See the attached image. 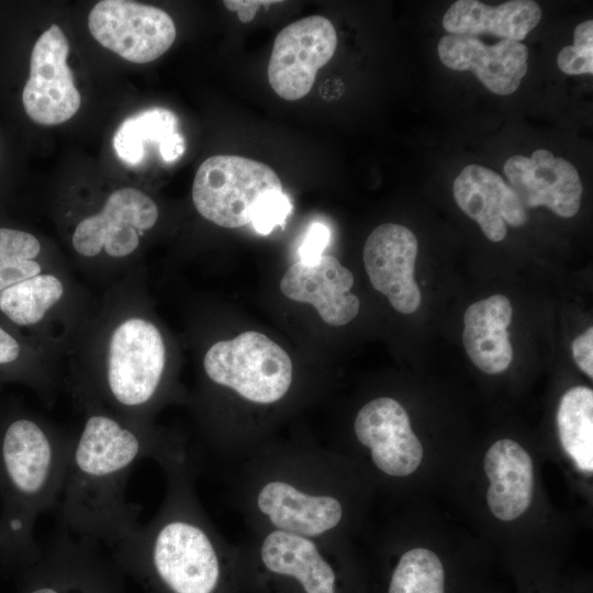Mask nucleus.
I'll use <instances>...</instances> for the list:
<instances>
[{
  "mask_svg": "<svg viewBox=\"0 0 593 593\" xmlns=\"http://www.w3.org/2000/svg\"><path fill=\"white\" fill-rule=\"evenodd\" d=\"M64 292L58 277L40 273L1 291L0 311L16 325H34L60 301Z\"/></svg>",
  "mask_w": 593,
  "mask_h": 593,
  "instance_id": "b1692460",
  "label": "nucleus"
},
{
  "mask_svg": "<svg viewBox=\"0 0 593 593\" xmlns=\"http://www.w3.org/2000/svg\"><path fill=\"white\" fill-rule=\"evenodd\" d=\"M41 253L38 239L23 231L0 228V292L42 271L35 258Z\"/></svg>",
  "mask_w": 593,
  "mask_h": 593,
  "instance_id": "bb28decb",
  "label": "nucleus"
},
{
  "mask_svg": "<svg viewBox=\"0 0 593 593\" xmlns=\"http://www.w3.org/2000/svg\"><path fill=\"white\" fill-rule=\"evenodd\" d=\"M88 27L99 44L135 64L157 59L176 38V26L167 12L126 0H103L94 4Z\"/></svg>",
  "mask_w": 593,
  "mask_h": 593,
  "instance_id": "1a4fd4ad",
  "label": "nucleus"
},
{
  "mask_svg": "<svg viewBox=\"0 0 593 593\" xmlns=\"http://www.w3.org/2000/svg\"><path fill=\"white\" fill-rule=\"evenodd\" d=\"M387 593H445V571L435 552L413 548L399 558Z\"/></svg>",
  "mask_w": 593,
  "mask_h": 593,
  "instance_id": "a878e982",
  "label": "nucleus"
},
{
  "mask_svg": "<svg viewBox=\"0 0 593 593\" xmlns=\"http://www.w3.org/2000/svg\"><path fill=\"white\" fill-rule=\"evenodd\" d=\"M184 139L180 133H175L169 136L160 146L159 153L166 163H171L178 159L184 152Z\"/></svg>",
  "mask_w": 593,
  "mask_h": 593,
  "instance_id": "72a5a7b5",
  "label": "nucleus"
},
{
  "mask_svg": "<svg viewBox=\"0 0 593 593\" xmlns=\"http://www.w3.org/2000/svg\"><path fill=\"white\" fill-rule=\"evenodd\" d=\"M353 430L380 473L404 478L418 468L422 444L413 433L406 410L395 399L379 396L365 403L356 414Z\"/></svg>",
  "mask_w": 593,
  "mask_h": 593,
  "instance_id": "ddd939ff",
  "label": "nucleus"
},
{
  "mask_svg": "<svg viewBox=\"0 0 593 593\" xmlns=\"http://www.w3.org/2000/svg\"><path fill=\"white\" fill-rule=\"evenodd\" d=\"M203 368L211 383L255 407L280 404L293 387L289 355L255 331L213 344L205 353Z\"/></svg>",
  "mask_w": 593,
  "mask_h": 593,
  "instance_id": "423d86ee",
  "label": "nucleus"
},
{
  "mask_svg": "<svg viewBox=\"0 0 593 593\" xmlns=\"http://www.w3.org/2000/svg\"><path fill=\"white\" fill-rule=\"evenodd\" d=\"M353 284L351 271L334 256L323 255L315 262L293 264L280 281V290L292 301L313 305L326 324L338 327L359 312V299L350 292Z\"/></svg>",
  "mask_w": 593,
  "mask_h": 593,
  "instance_id": "f3484780",
  "label": "nucleus"
},
{
  "mask_svg": "<svg viewBox=\"0 0 593 593\" xmlns=\"http://www.w3.org/2000/svg\"><path fill=\"white\" fill-rule=\"evenodd\" d=\"M157 220L158 208L147 194L134 188H122L108 197L100 212L78 223L72 247L88 258L101 253L124 258L136 250L141 236Z\"/></svg>",
  "mask_w": 593,
  "mask_h": 593,
  "instance_id": "f8f14e48",
  "label": "nucleus"
},
{
  "mask_svg": "<svg viewBox=\"0 0 593 593\" xmlns=\"http://www.w3.org/2000/svg\"><path fill=\"white\" fill-rule=\"evenodd\" d=\"M71 444L29 417L7 426L0 440V478L9 501L8 544L36 545L34 521L58 504Z\"/></svg>",
  "mask_w": 593,
  "mask_h": 593,
  "instance_id": "39448f33",
  "label": "nucleus"
},
{
  "mask_svg": "<svg viewBox=\"0 0 593 593\" xmlns=\"http://www.w3.org/2000/svg\"><path fill=\"white\" fill-rule=\"evenodd\" d=\"M440 61L449 69L472 71L491 92H515L527 72L528 49L521 42L501 40L493 45L465 35H444L437 46Z\"/></svg>",
  "mask_w": 593,
  "mask_h": 593,
  "instance_id": "dca6fc26",
  "label": "nucleus"
},
{
  "mask_svg": "<svg viewBox=\"0 0 593 593\" xmlns=\"http://www.w3.org/2000/svg\"><path fill=\"white\" fill-rule=\"evenodd\" d=\"M240 465L235 502L248 529L340 540L351 512V483L338 455L266 444Z\"/></svg>",
  "mask_w": 593,
  "mask_h": 593,
  "instance_id": "7ed1b4c3",
  "label": "nucleus"
},
{
  "mask_svg": "<svg viewBox=\"0 0 593 593\" xmlns=\"http://www.w3.org/2000/svg\"><path fill=\"white\" fill-rule=\"evenodd\" d=\"M166 493L157 513L111 549L137 569L157 593H239L236 544L230 542L203 510L187 449L158 463Z\"/></svg>",
  "mask_w": 593,
  "mask_h": 593,
  "instance_id": "f257e3e1",
  "label": "nucleus"
},
{
  "mask_svg": "<svg viewBox=\"0 0 593 593\" xmlns=\"http://www.w3.org/2000/svg\"><path fill=\"white\" fill-rule=\"evenodd\" d=\"M512 313L511 302L503 294L472 303L465 312L463 346L474 366L485 373L503 372L512 362L507 332Z\"/></svg>",
  "mask_w": 593,
  "mask_h": 593,
  "instance_id": "412c9836",
  "label": "nucleus"
},
{
  "mask_svg": "<svg viewBox=\"0 0 593 593\" xmlns=\"http://www.w3.org/2000/svg\"><path fill=\"white\" fill-rule=\"evenodd\" d=\"M186 447L138 424L93 412L72 440L59 526L78 539L111 548L139 524L141 507L128 502L127 483L141 460L157 463Z\"/></svg>",
  "mask_w": 593,
  "mask_h": 593,
  "instance_id": "f03ea898",
  "label": "nucleus"
},
{
  "mask_svg": "<svg viewBox=\"0 0 593 593\" xmlns=\"http://www.w3.org/2000/svg\"><path fill=\"white\" fill-rule=\"evenodd\" d=\"M336 46V30L322 15H310L282 29L275 38L268 64L273 91L288 101L306 96L317 70L331 60Z\"/></svg>",
  "mask_w": 593,
  "mask_h": 593,
  "instance_id": "9d476101",
  "label": "nucleus"
},
{
  "mask_svg": "<svg viewBox=\"0 0 593 593\" xmlns=\"http://www.w3.org/2000/svg\"><path fill=\"white\" fill-rule=\"evenodd\" d=\"M503 171L526 209L545 206L561 217H571L579 211L581 179L575 167L564 158L537 149L530 157L511 156Z\"/></svg>",
  "mask_w": 593,
  "mask_h": 593,
  "instance_id": "2eb2a0df",
  "label": "nucleus"
},
{
  "mask_svg": "<svg viewBox=\"0 0 593 593\" xmlns=\"http://www.w3.org/2000/svg\"><path fill=\"white\" fill-rule=\"evenodd\" d=\"M454 198L461 211L474 220L491 242H501L507 225L522 226L527 209L503 178L477 164L466 166L454 181Z\"/></svg>",
  "mask_w": 593,
  "mask_h": 593,
  "instance_id": "a211bd4d",
  "label": "nucleus"
},
{
  "mask_svg": "<svg viewBox=\"0 0 593 593\" xmlns=\"http://www.w3.org/2000/svg\"><path fill=\"white\" fill-rule=\"evenodd\" d=\"M417 248L414 233L394 223L377 226L363 246V264L372 287L404 314L415 312L421 304L414 279Z\"/></svg>",
  "mask_w": 593,
  "mask_h": 593,
  "instance_id": "4468645a",
  "label": "nucleus"
},
{
  "mask_svg": "<svg viewBox=\"0 0 593 593\" xmlns=\"http://www.w3.org/2000/svg\"><path fill=\"white\" fill-rule=\"evenodd\" d=\"M281 191V181L268 165L236 155H214L198 168L192 201L208 221L236 228L251 223L258 204Z\"/></svg>",
  "mask_w": 593,
  "mask_h": 593,
  "instance_id": "6e6552de",
  "label": "nucleus"
},
{
  "mask_svg": "<svg viewBox=\"0 0 593 593\" xmlns=\"http://www.w3.org/2000/svg\"><path fill=\"white\" fill-rule=\"evenodd\" d=\"M557 425L562 448L577 467L593 471V391L578 385L561 398Z\"/></svg>",
  "mask_w": 593,
  "mask_h": 593,
  "instance_id": "4be33fe9",
  "label": "nucleus"
},
{
  "mask_svg": "<svg viewBox=\"0 0 593 593\" xmlns=\"http://www.w3.org/2000/svg\"><path fill=\"white\" fill-rule=\"evenodd\" d=\"M20 353V344L0 326V365L15 361Z\"/></svg>",
  "mask_w": 593,
  "mask_h": 593,
  "instance_id": "473e14b6",
  "label": "nucleus"
},
{
  "mask_svg": "<svg viewBox=\"0 0 593 593\" xmlns=\"http://www.w3.org/2000/svg\"><path fill=\"white\" fill-rule=\"evenodd\" d=\"M541 14L539 4L532 0H511L499 5L458 0L444 14L443 27L452 35L489 34L521 42L538 25Z\"/></svg>",
  "mask_w": 593,
  "mask_h": 593,
  "instance_id": "aec40b11",
  "label": "nucleus"
},
{
  "mask_svg": "<svg viewBox=\"0 0 593 593\" xmlns=\"http://www.w3.org/2000/svg\"><path fill=\"white\" fill-rule=\"evenodd\" d=\"M278 1H255V0H235V1H224L225 7L231 11H236L238 19L242 22H249L254 19L258 9L262 5H269Z\"/></svg>",
  "mask_w": 593,
  "mask_h": 593,
  "instance_id": "2f4dec72",
  "label": "nucleus"
},
{
  "mask_svg": "<svg viewBox=\"0 0 593 593\" xmlns=\"http://www.w3.org/2000/svg\"><path fill=\"white\" fill-rule=\"evenodd\" d=\"M89 542L75 538L59 526L46 556L52 574L27 593H99L93 585L85 583V577H79Z\"/></svg>",
  "mask_w": 593,
  "mask_h": 593,
  "instance_id": "393cba45",
  "label": "nucleus"
},
{
  "mask_svg": "<svg viewBox=\"0 0 593 593\" xmlns=\"http://www.w3.org/2000/svg\"><path fill=\"white\" fill-rule=\"evenodd\" d=\"M340 540L248 529L236 544L239 593H348Z\"/></svg>",
  "mask_w": 593,
  "mask_h": 593,
  "instance_id": "20e7f679",
  "label": "nucleus"
},
{
  "mask_svg": "<svg viewBox=\"0 0 593 593\" xmlns=\"http://www.w3.org/2000/svg\"><path fill=\"white\" fill-rule=\"evenodd\" d=\"M490 480L489 507L501 521L519 517L529 506L534 490V468L528 452L512 439L495 441L484 456Z\"/></svg>",
  "mask_w": 593,
  "mask_h": 593,
  "instance_id": "6ab92c4d",
  "label": "nucleus"
},
{
  "mask_svg": "<svg viewBox=\"0 0 593 593\" xmlns=\"http://www.w3.org/2000/svg\"><path fill=\"white\" fill-rule=\"evenodd\" d=\"M329 239L331 231L325 224H311L298 248L300 261L307 264L317 261L323 256Z\"/></svg>",
  "mask_w": 593,
  "mask_h": 593,
  "instance_id": "c756f323",
  "label": "nucleus"
},
{
  "mask_svg": "<svg viewBox=\"0 0 593 593\" xmlns=\"http://www.w3.org/2000/svg\"><path fill=\"white\" fill-rule=\"evenodd\" d=\"M68 53L67 37L57 24H52L33 46L22 103L37 124H61L80 108L81 96L67 64Z\"/></svg>",
  "mask_w": 593,
  "mask_h": 593,
  "instance_id": "9b49d317",
  "label": "nucleus"
},
{
  "mask_svg": "<svg viewBox=\"0 0 593 593\" xmlns=\"http://www.w3.org/2000/svg\"><path fill=\"white\" fill-rule=\"evenodd\" d=\"M572 355L577 366L593 377V328L589 327L572 342Z\"/></svg>",
  "mask_w": 593,
  "mask_h": 593,
  "instance_id": "7c9ffc66",
  "label": "nucleus"
},
{
  "mask_svg": "<svg viewBox=\"0 0 593 593\" xmlns=\"http://www.w3.org/2000/svg\"><path fill=\"white\" fill-rule=\"evenodd\" d=\"M178 120L174 112L164 108L143 110L125 119L113 136L116 156L127 166L141 165L146 156L147 144L159 146L177 133Z\"/></svg>",
  "mask_w": 593,
  "mask_h": 593,
  "instance_id": "5701e85b",
  "label": "nucleus"
},
{
  "mask_svg": "<svg viewBox=\"0 0 593 593\" xmlns=\"http://www.w3.org/2000/svg\"><path fill=\"white\" fill-rule=\"evenodd\" d=\"M292 211L287 194L281 192L266 197L256 208L251 225L260 235H268L278 225H282Z\"/></svg>",
  "mask_w": 593,
  "mask_h": 593,
  "instance_id": "c85d7f7f",
  "label": "nucleus"
},
{
  "mask_svg": "<svg viewBox=\"0 0 593 593\" xmlns=\"http://www.w3.org/2000/svg\"><path fill=\"white\" fill-rule=\"evenodd\" d=\"M559 69L567 75L593 74V21L579 23L573 32V44L563 47L557 57Z\"/></svg>",
  "mask_w": 593,
  "mask_h": 593,
  "instance_id": "cd10ccee",
  "label": "nucleus"
},
{
  "mask_svg": "<svg viewBox=\"0 0 593 593\" xmlns=\"http://www.w3.org/2000/svg\"><path fill=\"white\" fill-rule=\"evenodd\" d=\"M166 368L164 338L155 324L132 316L112 332L104 372V393L118 409L138 414L160 393Z\"/></svg>",
  "mask_w": 593,
  "mask_h": 593,
  "instance_id": "0eeeda50",
  "label": "nucleus"
}]
</instances>
